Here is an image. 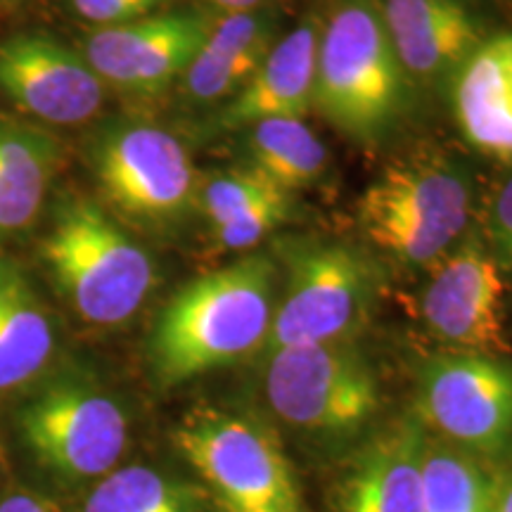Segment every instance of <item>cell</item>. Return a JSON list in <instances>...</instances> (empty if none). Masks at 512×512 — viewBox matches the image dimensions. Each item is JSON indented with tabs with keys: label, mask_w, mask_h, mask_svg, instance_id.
Masks as SVG:
<instances>
[{
	"label": "cell",
	"mask_w": 512,
	"mask_h": 512,
	"mask_svg": "<svg viewBox=\"0 0 512 512\" xmlns=\"http://www.w3.org/2000/svg\"><path fill=\"white\" fill-rule=\"evenodd\" d=\"M278 287L280 266L268 254H247L185 283L152 330L157 380L174 387L264 351Z\"/></svg>",
	"instance_id": "6da1fadb"
},
{
	"label": "cell",
	"mask_w": 512,
	"mask_h": 512,
	"mask_svg": "<svg viewBox=\"0 0 512 512\" xmlns=\"http://www.w3.org/2000/svg\"><path fill=\"white\" fill-rule=\"evenodd\" d=\"M415 98L380 0H328L320 12L313 110L339 136L375 145L406 121Z\"/></svg>",
	"instance_id": "7a4b0ae2"
},
{
	"label": "cell",
	"mask_w": 512,
	"mask_h": 512,
	"mask_svg": "<svg viewBox=\"0 0 512 512\" xmlns=\"http://www.w3.org/2000/svg\"><path fill=\"white\" fill-rule=\"evenodd\" d=\"M472 178L458 159L418 150L389 162L358 197L363 238L403 268H432L463 238Z\"/></svg>",
	"instance_id": "3957f363"
},
{
	"label": "cell",
	"mask_w": 512,
	"mask_h": 512,
	"mask_svg": "<svg viewBox=\"0 0 512 512\" xmlns=\"http://www.w3.org/2000/svg\"><path fill=\"white\" fill-rule=\"evenodd\" d=\"M43 259L67 304L100 328L136 316L157 285L147 249L102 204L83 195L67 197L55 211Z\"/></svg>",
	"instance_id": "277c9868"
},
{
	"label": "cell",
	"mask_w": 512,
	"mask_h": 512,
	"mask_svg": "<svg viewBox=\"0 0 512 512\" xmlns=\"http://www.w3.org/2000/svg\"><path fill=\"white\" fill-rule=\"evenodd\" d=\"M278 302L266 351L356 342L375 311L380 275L363 249L297 238L280 245Z\"/></svg>",
	"instance_id": "5b68a950"
},
{
	"label": "cell",
	"mask_w": 512,
	"mask_h": 512,
	"mask_svg": "<svg viewBox=\"0 0 512 512\" xmlns=\"http://www.w3.org/2000/svg\"><path fill=\"white\" fill-rule=\"evenodd\" d=\"M91 171L112 209L145 226H174L197 209V176L188 147L145 119H110L86 145Z\"/></svg>",
	"instance_id": "8992f818"
},
{
	"label": "cell",
	"mask_w": 512,
	"mask_h": 512,
	"mask_svg": "<svg viewBox=\"0 0 512 512\" xmlns=\"http://www.w3.org/2000/svg\"><path fill=\"white\" fill-rule=\"evenodd\" d=\"M174 444L226 512H306L292 465L261 422L195 408L176 427Z\"/></svg>",
	"instance_id": "52a82bcc"
},
{
	"label": "cell",
	"mask_w": 512,
	"mask_h": 512,
	"mask_svg": "<svg viewBox=\"0 0 512 512\" xmlns=\"http://www.w3.org/2000/svg\"><path fill=\"white\" fill-rule=\"evenodd\" d=\"M264 356V399L292 430L344 437L366 427L380 408L377 375L356 342L302 344Z\"/></svg>",
	"instance_id": "ba28073f"
},
{
	"label": "cell",
	"mask_w": 512,
	"mask_h": 512,
	"mask_svg": "<svg viewBox=\"0 0 512 512\" xmlns=\"http://www.w3.org/2000/svg\"><path fill=\"white\" fill-rule=\"evenodd\" d=\"M19 434L36 463L62 482L100 479L117 467L128 441L121 406L91 382H48L17 413Z\"/></svg>",
	"instance_id": "9c48e42d"
},
{
	"label": "cell",
	"mask_w": 512,
	"mask_h": 512,
	"mask_svg": "<svg viewBox=\"0 0 512 512\" xmlns=\"http://www.w3.org/2000/svg\"><path fill=\"white\" fill-rule=\"evenodd\" d=\"M415 408L448 444L494 456L512 437V366L479 351L434 354L420 366Z\"/></svg>",
	"instance_id": "30bf717a"
},
{
	"label": "cell",
	"mask_w": 512,
	"mask_h": 512,
	"mask_svg": "<svg viewBox=\"0 0 512 512\" xmlns=\"http://www.w3.org/2000/svg\"><path fill=\"white\" fill-rule=\"evenodd\" d=\"M214 12L166 8L117 27L95 29L83 57L110 91L157 98L181 81L209 34Z\"/></svg>",
	"instance_id": "8fae6325"
},
{
	"label": "cell",
	"mask_w": 512,
	"mask_h": 512,
	"mask_svg": "<svg viewBox=\"0 0 512 512\" xmlns=\"http://www.w3.org/2000/svg\"><path fill=\"white\" fill-rule=\"evenodd\" d=\"M430 271L420 311L427 330L451 349L505 354V283L489 247L467 238Z\"/></svg>",
	"instance_id": "7c38bea8"
},
{
	"label": "cell",
	"mask_w": 512,
	"mask_h": 512,
	"mask_svg": "<svg viewBox=\"0 0 512 512\" xmlns=\"http://www.w3.org/2000/svg\"><path fill=\"white\" fill-rule=\"evenodd\" d=\"M107 91L81 50L46 31H19L0 43V95L43 124H88Z\"/></svg>",
	"instance_id": "4fadbf2b"
},
{
	"label": "cell",
	"mask_w": 512,
	"mask_h": 512,
	"mask_svg": "<svg viewBox=\"0 0 512 512\" xmlns=\"http://www.w3.org/2000/svg\"><path fill=\"white\" fill-rule=\"evenodd\" d=\"M396 55L420 91L451 86L486 41L465 0H380Z\"/></svg>",
	"instance_id": "5bb4252c"
},
{
	"label": "cell",
	"mask_w": 512,
	"mask_h": 512,
	"mask_svg": "<svg viewBox=\"0 0 512 512\" xmlns=\"http://www.w3.org/2000/svg\"><path fill=\"white\" fill-rule=\"evenodd\" d=\"M318 38L320 12H311L280 36L247 86L216 107L202 124V131L207 136H221L240 133L266 119H304L313 110Z\"/></svg>",
	"instance_id": "9a60e30c"
},
{
	"label": "cell",
	"mask_w": 512,
	"mask_h": 512,
	"mask_svg": "<svg viewBox=\"0 0 512 512\" xmlns=\"http://www.w3.org/2000/svg\"><path fill=\"white\" fill-rule=\"evenodd\" d=\"M283 34L278 5L214 15L207 38L178 81L181 98L192 107H221L247 86Z\"/></svg>",
	"instance_id": "2e32d148"
},
{
	"label": "cell",
	"mask_w": 512,
	"mask_h": 512,
	"mask_svg": "<svg viewBox=\"0 0 512 512\" xmlns=\"http://www.w3.org/2000/svg\"><path fill=\"white\" fill-rule=\"evenodd\" d=\"M422 422H394L358 453L342 489L339 512H425L422 501Z\"/></svg>",
	"instance_id": "e0dca14e"
},
{
	"label": "cell",
	"mask_w": 512,
	"mask_h": 512,
	"mask_svg": "<svg viewBox=\"0 0 512 512\" xmlns=\"http://www.w3.org/2000/svg\"><path fill=\"white\" fill-rule=\"evenodd\" d=\"M448 88L467 143L512 164V34L484 41Z\"/></svg>",
	"instance_id": "ac0fdd59"
},
{
	"label": "cell",
	"mask_w": 512,
	"mask_h": 512,
	"mask_svg": "<svg viewBox=\"0 0 512 512\" xmlns=\"http://www.w3.org/2000/svg\"><path fill=\"white\" fill-rule=\"evenodd\" d=\"M60 152V143L48 131L0 114V242L34 223Z\"/></svg>",
	"instance_id": "d6986e66"
},
{
	"label": "cell",
	"mask_w": 512,
	"mask_h": 512,
	"mask_svg": "<svg viewBox=\"0 0 512 512\" xmlns=\"http://www.w3.org/2000/svg\"><path fill=\"white\" fill-rule=\"evenodd\" d=\"M53 325L29 275L0 254V392H8L46 368L53 354Z\"/></svg>",
	"instance_id": "ffe728a7"
},
{
	"label": "cell",
	"mask_w": 512,
	"mask_h": 512,
	"mask_svg": "<svg viewBox=\"0 0 512 512\" xmlns=\"http://www.w3.org/2000/svg\"><path fill=\"white\" fill-rule=\"evenodd\" d=\"M240 133L242 164L292 195L316 185L328 171V147L304 119H266Z\"/></svg>",
	"instance_id": "44dd1931"
},
{
	"label": "cell",
	"mask_w": 512,
	"mask_h": 512,
	"mask_svg": "<svg viewBox=\"0 0 512 512\" xmlns=\"http://www.w3.org/2000/svg\"><path fill=\"white\" fill-rule=\"evenodd\" d=\"M425 512H494L496 479L470 451L427 439L422 456Z\"/></svg>",
	"instance_id": "7402d4cb"
},
{
	"label": "cell",
	"mask_w": 512,
	"mask_h": 512,
	"mask_svg": "<svg viewBox=\"0 0 512 512\" xmlns=\"http://www.w3.org/2000/svg\"><path fill=\"white\" fill-rule=\"evenodd\" d=\"M83 512H200V505L183 482L155 467L128 465L100 477Z\"/></svg>",
	"instance_id": "603a6c76"
},
{
	"label": "cell",
	"mask_w": 512,
	"mask_h": 512,
	"mask_svg": "<svg viewBox=\"0 0 512 512\" xmlns=\"http://www.w3.org/2000/svg\"><path fill=\"white\" fill-rule=\"evenodd\" d=\"M278 190L283 188L268 181L252 166H230V169L214 171L207 178H200L197 211L207 219L211 228H219Z\"/></svg>",
	"instance_id": "cb8c5ba5"
},
{
	"label": "cell",
	"mask_w": 512,
	"mask_h": 512,
	"mask_svg": "<svg viewBox=\"0 0 512 512\" xmlns=\"http://www.w3.org/2000/svg\"><path fill=\"white\" fill-rule=\"evenodd\" d=\"M292 214V192L278 190L266 200L256 202L254 207L242 211L240 216L230 219L214 230L216 245L223 252H245L264 242L273 230H278Z\"/></svg>",
	"instance_id": "d4e9b609"
},
{
	"label": "cell",
	"mask_w": 512,
	"mask_h": 512,
	"mask_svg": "<svg viewBox=\"0 0 512 512\" xmlns=\"http://www.w3.org/2000/svg\"><path fill=\"white\" fill-rule=\"evenodd\" d=\"M174 0H69L74 15L95 29L117 27L171 8Z\"/></svg>",
	"instance_id": "484cf974"
},
{
	"label": "cell",
	"mask_w": 512,
	"mask_h": 512,
	"mask_svg": "<svg viewBox=\"0 0 512 512\" xmlns=\"http://www.w3.org/2000/svg\"><path fill=\"white\" fill-rule=\"evenodd\" d=\"M489 252L501 268L512 271V176L498 188L489 209Z\"/></svg>",
	"instance_id": "4316f807"
},
{
	"label": "cell",
	"mask_w": 512,
	"mask_h": 512,
	"mask_svg": "<svg viewBox=\"0 0 512 512\" xmlns=\"http://www.w3.org/2000/svg\"><path fill=\"white\" fill-rule=\"evenodd\" d=\"M0 512H57L53 505L43 498L31 496L27 491H17L0 501Z\"/></svg>",
	"instance_id": "83f0119b"
},
{
	"label": "cell",
	"mask_w": 512,
	"mask_h": 512,
	"mask_svg": "<svg viewBox=\"0 0 512 512\" xmlns=\"http://www.w3.org/2000/svg\"><path fill=\"white\" fill-rule=\"evenodd\" d=\"M200 8L214 12V15H228V12H247L278 5V0H197Z\"/></svg>",
	"instance_id": "f1b7e54d"
},
{
	"label": "cell",
	"mask_w": 512,
	"mask_h": 512,
	"mask_svg": "<svg viewBox=\"0 0 512 512\" xmlns=\"http://www.w3.org/2000/svg\"><path fill=\"white\" fill-rule=\"evenodd\" d=\"M494 512H512V479H508L505 484L496 482Z\"/></svg>",
	"instance_id": "f546056e"
},
{
	"label": "cell",
	"mask_w": 512,
	"mask_h": 512,
	"mask_svg": "<svg viewBox=\"0 0 512 512\" xmlns=\"http://www.w3.org/2000/svg\"><path fill=\"white\" fill-rule=\"evenodd\" d=\"M10 3H19V0H10Z\"/></svg>",
	"instance_id": "4dcf8cb0"
}]
</instances>
